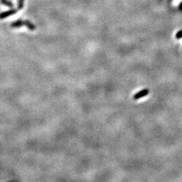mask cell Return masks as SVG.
Here are the masks:
<instances>
[{
    "label": "cell",
    "mask_w": 182,
    "mask_h": 182,
    "mask_svg": "<svg viewBox=\"0 0 182 182\" xmlns=\"http://www.w3.org/2000/svg\"><path fill=\"white\" fill-rule=\"evenodd\" d=\"M149 90L148 89H144L142 90H141L140 92H138V93H136V95H134L133 99L134 100H138L140 99V98H142L145 96H146L147 95H149Z\"/></svg>",
    "instance_id": "cell-2"
},
{
    "label": "cell",
    "mask_w": 182,
    "mask_h": 182,
    "mask_svg": "<svg viewBox=\"0 0 182 182\" xmlns=\"http://www.w3.org/2000/svg\"><path fill=\"white\" fill-rule=\"evenodd\" d=\"M24 0H18V8L21 9L24 6Z\"/></svg>",
    "instance_id": "cell-6"
},
{
    "label": "cell",
    "mask_w": 182,
    "mask_h": 182,
    "mask_svg": "<svg viewBox=\"0 0 182 182\" xmlns=\"http://www.w3.org/2000/svg\"><path fill=\"white\" fill-rule=\"evenodd\" d=\"M16 12H17L16 10L12 9V10H10L6 11V12H2L0 14V19H4V18L11 16H12L14 14L16 13Z\"/></svg>",
    "instance_id": "cell-3"
},
{
    "label": "cell",
    "mask_w": 182,
    "mask_h": 182,
    "mask_svg": "<svg viewBox=\"0 0 182 182\" xmlns=\"http://www.w3.org/2000/svg\"><path fill=\"white\" fill-rule=\"evenodd\" d=\"M22 26H26L27 28L31 31H35L36 29V26L35 24H33L31 22L28 21V20H26V21H23L22 20H18L17 21L11 24V27L12 28H20Z\"/></svg>",
    "instance_id": "cell-1"
},
{
    "label": "cell",
    "mask_w": 182,
    "mask_h": 182,
    "mask_svg": "<svg viewBox=\"0 0 182 182\" xmlns=\"http://www.w3.org/2000/svg\"><path fill=\"white\" fill-rule=\"evenodd\" d=\"M181 1L182 0H173V1H172V5L175 7H176L177 6H179V4H180Z\"/></svg>",
    "instance_id": "cell-5"
},
{
    "label": "cell",
    "mask_w": 182,
    "mask_h": 182,
    "mask_svg": "<svg viewBox=\"0 0 182 182\" xmlns=\"http://www.w3.org/2000/svg\"><path fill=\"white\" fill-rule=\"evenodd\" d=\"M0 2H1L2 5L10 7V8H12L14 6L12 2L10 1V0H0Z\"/></svg>",
    "instance_id": "cell-4"
}]
</instances>
